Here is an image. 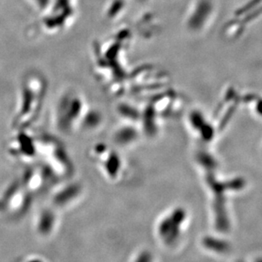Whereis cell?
<instances>
[{
  "instance_id": "obj_2",
  "label": "cell",
  "mask_w": 262,
  "mask_h": 262,
  "mask_svg": "<svg viewBox=\"0 0 262 262\" xmlns=\"http://www.w3.org/2000/svg\"><path fill=\"white\" fill-rule=\"evenodd\" d=\"M55 225V214L49 210H45L42 211L41 215L39 216L38 229L39 234L47 236L51 232Z\"/></svg>"
},
{
  "instance_id": "obj_1",
  "label": "cell",
  "mask_w": 262,
  "mask_h": 262,
  "mask_svg": "<svg viewBox=\"0 0 262 262\" xmlns=\"http://www.w3.org/2000/svg\"><path fill=\"white\" fill-rule=\"evenodd\" d=\"M183 212L177 210L164 217L159 224L158 234L164 244H172L179 237L180 225L183 219Z\"/></svg>"
},
{
  "instance_id": "obj_3",
  "label": "cell",
  "mask_w": 262,
  "mask_h": 262,
  "mask_svg": "<svg viewBox=\"0 0 262 262\" xmlns=\"http://www.w3.org/2000/svg\"><path fill=\"white\" fill-rule=\"evenodd\" d=\"M134 262H153V254L148 250H143L136 255Z\"/></svg>"
},
{
  "instance_id": "obj_4",
  "label": "cell",
  "mask_w": 262,
  "mask_h": 262,
  "mask_svg": "<svg viewBox=\"0 0 262 262\" xmlns=\"http://www.w3.org/2000/svg\"><path fill=\"white\" fill-rule=\"evenodd\" d=\"M33 262H41V261H39V260H38V259H37V260H35V261H33Z\"/></svg>"
}]
</instances>
